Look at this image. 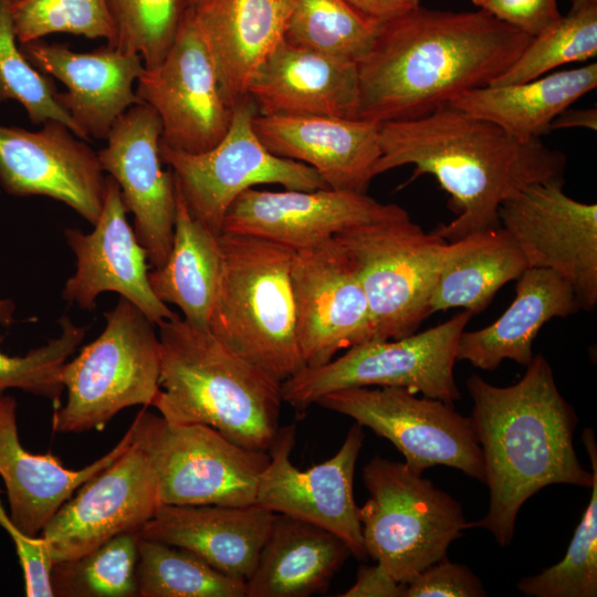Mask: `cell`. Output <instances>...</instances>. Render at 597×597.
Masks as SVG:
<instances>
[{
	"label": "cell",
	"mask_w": 597,
	"mask_h": 597,
	"mask_svg": "<svg viewBox=\"0 0 597 597\" xmlns=\"http://www.w3.org/2000/svg\"><path fill=\"white\" fill-rule=\"evenodd\" d=\"M531 39L482 10L419 6L381 23L357 64L358 118L381 124L429 114L463 92L491 84Z\"/></svg>",
	"instance_id": "obj_1"
},
{
	"label": "cell",
	"mask_w": 597,
	"mask_h": 597,
	"mask_svg": "<svg viewBox=\"0 0 597 597\" xmlns=\"http://www.w3.org/2000/svg\"><path fill=\"white\" fill-rule=\"evenodd\" d=\"M376 176L405 165L433 176L457 217L433 230L447 241L500 226L499 208L524 187L563 178L566 156L541 138L519 139L450 105L380 124Z\"/></svg>",
	"instance_id": "obj_2"
},
{
	"label": "cell",
	"mask_w": 597,
	"mask_h": 597,
	"mask_svg": "<svg viewBox=\"0 0 597 597\" xmlns=\"http://www.w3.org/2000/svg\"><path fill=\"white\" fill-rule=\"evenodd\" d=\"M465 386L490 492L486 514L468 526L485 528L506 547L530 498L552 484L590 489L594 473L579 462L574 448L577 415L543 355L533 356L514 385L494 386L473 374Z\"/></svg>",
	"instance_id": "obj_3"
},
{
	"label": "cell",
	"mask_w": 597,
	"mask_h": 597,
	"mask_svg": "<svg viewBox=\"0 0 597 597\" xmlns=\"http://www.w3.org/2000/svg\"><path fill=\"white\" fill-rule=\"evenodd\" d=\"M159 327L160 390L153 406L168 422L209 426L243 448L268 452L280 429L281 383L208 327L177 315Z\"/></svg>",
	"instance_id": "obj_4"
},
{
	"label": "cell",
	"mask_w": 597,
	"mask_h": 597,
	"mask_svg": "<svg viewBox=\"0 0 597 597\" xmlns=\"http://www.w3.org/2000/svg\"><path fill=\"white\" fill-rule=\"evenodd\" d=\"M218 240L221 262L208 328L282 383L305 367L290 273L295 250L249 234L221 232Z\"/></svg>",
	"instance_id": "obj_5"
},
{
	"label": "cell",
	"mask_w": 597,
	"mask_h": 597,
	"mask_svg": "<svg viewBox=\"0 0 597 597\" xmlns=\"http://www.w3.org/2000/svg\"><path fill=\"white\" fill-rule=\"evenodd\" d=\"M363 481L369 498L358 516L367 557L400 584L447 557L469 528L461 504L405 462L376 455Z\"/></svg>",
	"instance_id": "obj_6"
},
{
	"label": "cell",
	"mask_w": 597,
	"mask_h": 597,
	"mask_svg": "<svg viewBox=\"0 0 597 597\" xmlns=\"http://www.w3.org/2000/svg\"><path fill=\"white\" fill-rule=\"evenodd\" d=\"M105 318L101 335L62 367L67 397L53 413L56 433L102 429L125 408L153 406L160 390L155 324L124 297Z\"/></svg>",
	"instance_id": "obj_7"
},
{
	"label": "cell",
	"mask_w": 597,
	"mask_h": 597,
	"mask_svg": "<svg viewBox=\"0 0 597 597\" xmlns=\"http://www.w3.org/2000/svg\"><path fill=\"white\" fill-rule=\"evenodd\" d=\"M353 264L371 323L370 341L416 333L430 315V298L447 240L425 232L409 213L364 223L334 237Z\"/></svg>",
	"instance_id": "obj_8"
},
{
	"label": "cell",
	"mask_w": 597,
	"mask_h": 597,
	"mask_svg": "<svg viewBox=\"0 0 597 597\" xmlns=\"http://www.w3.org/2000/svg\"><path fill=\"white\" fill-rule=\"evenodd\" d=\"M471 316L463 310L420 333L354 345L342 356L304 367L282 381V399L300 413L337 390L400 387L453 405L461 399L453 374L457 347Z\"/></svg>",
	"instance_id": "obj_9"
},
{
	"label": "cell",
	"mask_w": 597,
	"mask_h": 597,
	"mask_svg": "<svg viewBox=\"0 0 597 597\" xmlns=\"http://www.w3.org/2000/svg\"><path fill=\"white\" fill-rule=\"evenodd\" d=\"M130 426L154 468L160 505L255 503L268 452L235 444L209 426L170 423L146 407Z\"/></svg>",
	"instance_id": "obj_10"
},
{
	"label": "cell",
	"mask_w": 597,
	"mask_h": 597,
	"mask_svg": "<svg viewBox=\"0 0 597 597\" xmlns=\"http://www.w3.org/2000/svg\"><path fill=\"white\" fill-rule=\"evenodd\" d=\"M250 97L233 108L224 137L200 154L177 151L160 142V157L171 168L175 186L191 216L220 234L235 198L261 184L292 190L329 188L312 167L272 154L256 136Z\"/></svg>",
	"instance_id": "obj_11"
},
{
	"label": "cell",
	"mask_w": 597,
	"mask_h": 597,
	"mask_svg": "<svg viewBox=\"0 0 597 597\" xmlns=\"http://www.w3.org/2000/svg\"><path fill=\"white\" fill-rule=\"evenodd\" d=\"M353 418L389 440L418 473L442 464L484 483V464L472 420L443 400L400 387H356L316 402Z\"/></svg>",
	"instance_id": "obj_12"
},
{
	"label": "cell",
	"mask_w": 597,
	"mask_h": 597,
	"mask_svg": "<svg viewBox=\"0 0 597 597\" xmlns=\"http://www.w3.org/2000/svg\"><path fill=\"white\" fill-rule=\"evenodd\" d=\"M564 178L528 185L499 208L500 226L528 268L552 270L573 289L580 310L597 304V205L564 192Z\"/></svg>",
	"instance_id": "obj_13"
},
{
	"label": "cell",
	"mask_w": 597,
	"mask_h": 597,
	"mask_svg": "<svg viewBox=\"0 0 597 597\" xmlns=\"http://www.w3.org/2000/svg\"><path fill=\"white\" fill-rule=\"evenodd\" d=\"M136 94L157 112L160 142L174 150L200 154L227 134L234 107L221 93L188 7L164 60L138 77Z\"/></svg>",
	"instance_id": "obj_14"
},
{
	"label": "cell",
	"mask_w": 597,
	"mask_h": 597,
	"mask_svg": "<svg viewBox=\"0 0 597 597\" xmlns=\"http://www.w3.org/2000/svg\"><path fill=\"white\" fill-rule=\"evenodd\" d=\"M295 429V425L280 427L259 479L255 503L327 530L346 544L354 557L365 559L359 507L354 499L363 427L355 423L336 454L304 471L291 461Z\"/></svg>",
	"instance_id": "obj_15"
},
{
	"label": "cell",
	"mask_w": 597,
	"mask_h": 597,
	"mask_svg": "<svg viewBox=\"0 0 597 597\" xmlns=\"http://www.w3.org/2000/svg\"><path fill=\"white\" fill-rule=\"evenodd\" d=\"M159 506L151 462L132 440L114 462L61 505L40 536L55 564L80 557L117 535L138 533Z\"/></svg>",
	"instance_id": "obj_16"
},
{
	"label": "cell",
	"mask_w": 597,
	"mask_h": 597,
	"mask_svg": "<svg viewBox=\"0 0 597 597\" xmlns=\"http://www.w3.org/2000/svg\"><path fill=\"white\" fill-rule=\"evenodd\" d=\"M290 273L305 367L326 364L337 352L370 341L364 290L335 238L295 251Z\"/></svg>",
	"instance_id": "obj_17"
},
{
	"label": "cell",
	"mask_w": 597,
	"mask_h": 597,
	"mask_svg": "<svg viewBox=\"0 0 597 597\" xmlns=\"http://www.w3.org/2000/svg\"><path fill=\"white\" fill-rule=\"evenodd\" d=\"M161 121L146 103L129 107L112 126L107 145L97 151L103 171L118 184L134 232L151 265L160 268L170 253L176 218V186L163 169Z\"/></svg>",
	"instance_id": "obj_18"
},
{
	"label": "cell",
	"mask_w": 597,
	"mask_h": 597,
	"mask_svg": "<svg viewBox=\"0 0 597 597\" xmlns=\"http://www.w3.org/2000/svg\"><path fill=\"white\" fill-rule=\"evenodd\" d=\"M75 137L56 121L45 122L38 132L0 125V185L12 196L61 201L94 224L106 177L97 153Z\"/></svg>",
	"instance_id": "obj_19"
},
{
	"label": "cell",
	"mask_w": 597,
	"mask_h": 597,
	"mask_svg": "<svg viewBox=\"0 0 597 597\" xmlns=\"http://www.w3.org/2000/svg\"><path fill=\"white\" fill-rule=\"evenodd\" d=\"M126 212L118 184L106 177L103 208L94 230L90 233L73 228L64 230L76 262L75 273L66 280L62 296L91 311L101 293L116 292L158 326L178 314L154 293L148 281L147 252L127 222Z\"/></svg>",
	"instance_id": "obj_20"
},
{
	"label": "cell",
	"mask_w": 597,
	"mask_h": 597,
	"mask_svg": "<svg viewBox=\"0 0 597 597\" xmlns=\"http://www.w3.org/2000/svg\"><path fill=\"white\" fill-rule=\"evenodd\" d=\"M407 210L367 193L323 188L266 191L247 189L223 220L221 232L271 240L295 251L311 248L355 226L399 217Z\"/></svg>",
	"instance_id": "obj_21"
},
{
	"label": "cell",
	"mask_w": 597,
	"mask_h": 597,
	"mask_svg": "<svg viewBox=\"0 0 597 597\" xmlns=\"http://www.w3.org/2000/svg\"><path fill=\"white\" fill-rule=\"evenodd\" d=\"M20 50L36 70L65 85L55 101L87 138L106 139L123 113L144 103L133 90L145 69L139 54L107 43L81 53L42 40L23 43Z\"/></svg>",
	"instance_id": "obj_22"
},
{
	"label": "cell",
	"mask_w": 597,
	"mask_h": 597,
	"mask_svg": "<svg viewBox=\"0 0 597 597\" xmlns=\"http://www.w3.org/2000/svg\"><path fill=\"white\" fill-rule=\"evenodd\" d=\"M253 129L275 156L314 168L336 190L367 193L381 155L380 124L332 116L254 115Z\"/></svg>",
	"instance_id": "obj_23"
},
{
	"label": "cell",
	"mask_w": 597,
	"mask_h": 597,
	"mask_svg": "<svg viewBox=\"0 0 597 597\" xmlns=\"http://www.w3.org/2000/svg\"><path fill=\"white\" fill-rule=\"evenodd\" d=\"M248 96L261 115L358 118L357 63L283 40L254 72Z\"/></svg>",
	"instance_id": "obj_24"
},
{
	"label": "cell",
	"mask_w": 597,
	"mask_h": 597,
	"mask_svg": "<svg viewBox=\"0 0 597 597\" xmlns=\"http://www.w3.org/2000/svg\"><path fill=\"white\" fill-rule=\"evenodd\" d=\"M188 8L221 93L234 107L249 98L254 72L284 40L292 0H192Z\"/></svg>",
	"instance_id": "obj_25"
},
{
	"label": "cell",
	"mask_w": 597,
	"mask_h": 597,
	"mask_svg": "<svg viewBox=\"0 0 597 597\" xmlns=\"http://www.w3.org/2000/svg\"><path fill=\"white\" fill-rule=\"evenodd\" d=\"M275 515L258 503L160 505L138 535L186 548L222 574L247 580Z\"/></svg>",
	"instance_id": "obj_26"
},
{
	"label": "cell",
	"mask_w": 597,
	"mask_h": 597,
	"mask_svg": "<svg viewBox=\"0 0 597 597\" xmlns=\"http://www.w3.org/2000/svg\"><path fill=\"white\" fill-rule=\"evenodd\" d=\"M132 440L129 426L102 458L78 470L65 468L51 453L34 454L22 447L17 427V401L12 396L0 394V476L6 484L13 525L27 536H40L61 505L114 462Z\"/></svg>",
	"instance_id": "obj_27"
},
{
	"label": "cell",
	"mask_w": 597,
	"mask_h": 597,
	"mask_svg": "<svg viewBox=\"0 0 597 597\" xmlns=\"http://www.w3.org/2000/svg\"><path fill=\"white\" fill-rule=\"evenodd\" d=\"M515 297L492 324L463 331L457 360L482 370H495L503 359L526 366L533 358V343L543 325L580 310L572 286L547 269L528 268L517 279Z\"/></svg>",
	"instance_id": "obj_28"
},
{
	"label": "cell",
	"mask_w": 597,
	"mask_h": 597,
	"mask_svg": "<svg viewBox=\"0 0 597 597\" xmlns=\"http://www.w3.org/2000/svg\"><path fill=\"white\" fill-rule=\"evenodd\" d=\"M350 555L346 544L327 530L276 514L245 580L247 597H307L325 591Z\"/></svg>",
	"instance_id": "obj_29"
},
{
	"label": "cell",
	"mask_w": 597,
	"mask_h": 597,
	"mask_svg": "<svg viewBox=\"0 0 597 597\" xmlns=\"http://www.w3.org/2000/svg\"><path fill=\"white\" fill-rule=\"evenodd\" d=\"M596 86L597 64L591 63L522 83L473 88L448 105L530 140L549 133L553 119Z\"/></svg>",
	"instance_id": "obj_30"
},
{
	"label": "cell",
	"mask_w": 597,
	"mask_h": 597,
	"mask_svg": "<svg viewBox=\"0 0 597 597\" xmlns=\"http://www.w3.org/2000/svg\"><path fill=\"white\" fill-rule=\"evenodd\" d=\"M526 269L521 250L501 226L447 241L429 314L453 307L480 313Z\"/></svg>",
	"instance_id": "obj_31"
},
{
	"label": "cell",
	"mask_w": 597,
	"mask_h": 597,
	"mask_svg": "<svg viewBox=\"0 0 597 597\" xmlns=\"http://www.w3.org/2000/svg\"><path fill=\"white\" fill-rule=\"evenodd\" d=\"M218 235L191 216L176 189L170 253L163 266L148 272V281L160 301L175 304L186 321L199 327H208L216 294L221 262Z\"/></svg>",
	"instance_id": "obj_32"
},
{
	"label": "cell",
	"mask_w": 597,
	"mask_h": 597,
	"mask_svg": "<svg viewBox=\"0 0 597 597\" xmlns=\"http://www.w3.org/2000/svg\"><path fill=\"white\" fill-rule=\"evenodd\" d=\"M137 597H247L245 580L230 577L192 552L137 540Z\"/></svg>",
	"instance_id": "obj_33"
},
{
	"label": "cell",
	"mask_w": 597,
	"mask_h": 597,
	"mask_svg": "<svg viewBox=\"0 0 597 597\" xmlns=\"http://www.w3.org/2000/svg\"><path fill=\"white\" fill-rule=\"evenodd\" d=\"M380 25L345 0H292L284 41L358 64L373 48Z\"/></svg>",
	"instance_id": "obj_34"
},
{
	"label": "cell",
	"mask_w": 597,
	"mask_h": 597,
	"mask_svg": "<svg viewBox=\"0 0 597 597\" xmlns=\"http://www.w3.org/2000/svg\"><path fill=\"white\" fill-rule=\"evenodd\" d=\"M582 440L594 473L588 504L564 557L541 573L523 577L517 589L528 597L597 596V446L594 430L585 428Z\"/></svg>",
	"instance_id": "obj_35"
},
{
	"label": "cell",
	"mask_w": 597,
	"mask_h": 597,
	"mask_svg": "<svg viewBox=\"0 0 597 597\" xmlns=\"http://www.w3.org/2000/svg\"><path fill=\"white\" fill-rule=\"evenodd\" d=\"M138 533H124L73 559L53 564L57 597H137Z\"/></svg>",
	"instance_id": "obj_36"
},
{
	"label": "cell",
	"mask_w": 597,
	"mask_h": 597,
	"mask_svg": "<svg viewBox=\"0 0 597 597\" xmlns=\"http://www.w3.org/2000/svg\"><path fill=\"white\" fill-rule=\"evenodd\" d=\"M597 55V1L570 10L533 36L515 62L489 85L526 82L573 62Z\"/></svg>",
	"instance_id": "obj_37"
},
{
	"label": "cell",
	"mask_w": 597,
	"mask_h": 597,
	"mask_svg": "<svg viewBox=\"0 0 597 597\" xmlns=\"http://www.w3.org/2000/svg\"><path fill=\"white\" fill-rule=\"evenodd\" d=\"M14 311L12 300L0 298V325H11ZM59 323V337L23 356H9L0 350V394L7 389H20L59 402L64 389L62 367L82 343L88 328L73 324L67 316L60 318Z\"/></svg>",
	"instance_id": "obj_38"
},
{
	"label": "cell",
	"mask_w": 597,
	"mask_h": 597,
	"mask_svg": "<svg viewBox=\"0 0 597 597\" xmlns=\"http://www.w3.org/2000/svg\"><path fill=\"white\" fill-rule=\"evenodd\" d=\"M17 40L23 44L53 34L105 39L117 32L105 0H6Z\"/></svg>",
	"instance_id": "obj_39"
},
{
	"label": "cell",
	"mask_w": 597,
	"mask_h": 597,
	"mask_svg": "<svg viewBox=\"0 0 597 597\" xmlns=\"http://www.w3.org/2000/svg\"><path fill=\"white\" fill-rule=\"evenodd\" d=\"M15 34L6 0H0V103L13 100L28 113L31 123L65 124L81 139L90 138L55 101L52 76L39 72L15 45Z\"/></svg>",
	"instance_id": "obj_40"
},
{
	"label": "cell",
	"mask_w": 597,
	"mask_h": 597,
	"mask_svg": "<svg viewBox=\"0 0 597 597\" xmlns=\"http://www.w3.org/2000/svg\"><path fill=\"white\" fill-rule=\"evenodd\" d=\"M117 32L115 48L139 54L146 69L169 51L187 9L184 0H105Z\"/></svg>",
	"instance_id": "obj_41"
},
{
	"label": "cell",
	"mask_w": 597,
	"mask_h": 597,
	"mask_svg": "<svg viewBox=\"0 0 597 597\" xmlns=\"http://www.w3.org/2000/svg\"><path fill=\"white\" fill-rule=\"evenodd\" d=\"M480 578L465 565L447 557L429 565L405 586L402 597H484Z\"/></svg>",
	"instance_id": "obj_42"
},
{
	"label": "cell",
	"mask_w": 597,
	"mask_h": 597,
	"mask_svg": "<svg viewBox=\"0 0 597 597\" xmlns=\"http://www.w3.org/2000/svg\"><path fill=\"white\" fill-rule=\"evenodd\" d=\"M1 493V491H0ZM0 525L11 536L23 570L28 597H53L51 569L53 566L45 541L22 534L11 522L0 501Z\"/></svg>",
	"instance_id": "obj_43"
},
{
	"label": "cell",
	"mask_w": 597,
	"mask_h": 597,
	"mask_svg": "<svg viewBox=\"0 0 597 597\" xmlns=\"http://www.w3.org/2000/svg\"><path fill=\"white\" fill-rule=\"evenodd\" d=\"M479 10L531 38L553 27L562 17L557 0H471Z\"/></svg>",
	"instance_id": "obj_44"
},
{
	"label": "cell",
	"mask_w": 597,
	"mask_h": 597,
	"mask_svg": "<svg viewBox=\"0 0 597 597\" xmlns=\"http://www.w3.org/2000/svg\"><path fill=\"white\" fill-rule=\"evenodd\" d=\"M404 584L396 582L378 563L360 565L355 584L342 597H402Z\"/></svg>",
	"instance_id": "obj_45"
},
{
	"label": "cell",
	"mask_w": 597,
	"mask_h": 597,
	"mask_svg": "<svg viewBox=\"0 0 597 597\" xmlns=\"http://www.w3.org/2000/svg\"><path fill=\"white\" fill-rule=\"evenodd\" d=\"M364 15L384 23L420 6V0H345Z\"/></svg>",
	"instance_id": "obj_46"
},
{
	"label": "cell",
	"mask_w": 597,
	"mask_h": 597,
	"mask_svg": "<svg viewBox=\"0 0 597 597\" xmlns=\"http://www.w3.org/2000/svg\"><path fill=\"white\" fill-rule=\"evenodd\" d=\"M588 128L597 129L596 108L570 109L569 107L559 113L551 123L549 132L562 128Z\"/></svg>",
	"instance_id": "obj_47"
},
{
	"label": "cell",
	"mask_w": 597,
	"mask_h": 597,
	"mask_svg": "<svg viewBox=\"0 0 597 597\" xmlns=\"http://www.w3.org/2000/svg\"><path fill=\"white\" fill-rule=\"evenodd\" d=\"M591 1H597V0H573L570 10H577Z\"/></svg>",
	"instance_id": "obj_48"
},
{
	"label": "cell",
	"mask_w": 597,
	"mask_h": 597,
	"mask_svg": "<svg viewBox=\"0 0 597 597\" xmlns=\"http://www.w3.org/2000/svg\"><path fill=\"white\" fill-rule=\"evenodd\" d=\"M184 1L186 2L187 6H189L192 0H184Z\"/></svg>",
	"instance_id": "obj_49"
}]
</instances>
